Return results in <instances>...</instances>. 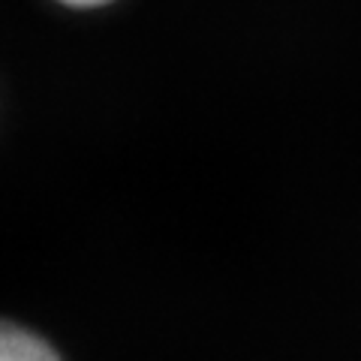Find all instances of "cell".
Returning <instances> with one entry per match:
<instances>
[{
    "label": "cell",
    "instance_id": "6da1fadb",
    "mask_svg": "<svg viewBox=\"0 0 361 361\" xmlns=\"http://www.w3.org/2000/svg\"><path fill=\"white\" fill-rule=\"evenodd\" d=\"M0 361H66V355L39 329L0 316Z\"/></svg>",
    "mask_w": 361,
    "mask_h": 361
},
{
    "label": "cell",
    "instance_id": "7a4b0ae2",
    "mask_svg": "<svg viewBox=\"0 0 361 361\" xmlns=\"http://www.w3.org/2000/svg\"><path fill=\"white\" fill-rule=\"evenodd\" d=\"M51 4L73 9V13H97V9H106L111 4H118V0H51Z\"/></svg>",
    "mask_w": 361,
    "mask_h": 361
}]
</instances>
